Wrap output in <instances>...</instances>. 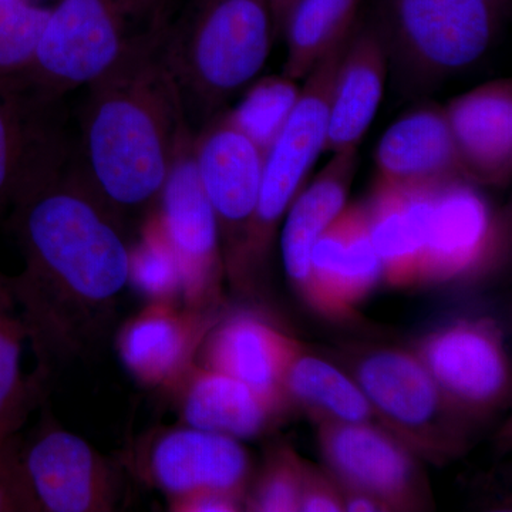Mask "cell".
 <instances>
[{
  "label": "cell",
  "instance_id": "cell-1",
  "mask_svg": "<svg viewBox=\"0 0 512 512\" xmlns=\"http://www.w3.org/2000/svg\"><path fill=\"white\" fill-rule=\"evenodd\" d=\"M8 224L23 259L10 286L35 353L33 375L49 386L53 373L92 359L114 332L130 286V242L73 151L20 188Z\"/></svg>",
  "mask_w": 512,
  "mask_h": 512
},
{
  "label": "cell",
  "instance_id": "cell-2",
  "mask_svg": "<svg viewBox=\"0 0 512 512\" xmlns=\"http://www.w3.org/2000/svg\"><path fill=\"white\" fill-rule=\"evenodd\" d=\"M161 36L87 86L73 150L77 170L123 222L156 208L181 144L194 133L161 56Z\"/></svg>",
  "mask_w": 512,
  "mask_h": 512
},
{
  "label": "cell",
  "instance_id": "cell-3",
  "mask_svg": "<svg viewBox=\"0 0 512 512\" xmlns=\"http://www.w3.org/2000/svg\"><path fill=\"white\" fill-rule=\"evenodd\" d=\"M274 40L269 0H191L170 20L161 56L194 134L255 82Z\"/></svg>",
  "mask_w": 512,
  "mask_h": 512
},
{
  "label": "cell",
  "instance_id": "cell-4",
  "mask_svg": "<svg viewBox=\"0 0 512 512\" xmlns=\"http://www.w3.org/2000/svg\"><path fill=\"white\" fill-rule=\"evenodd\" d=\"M170 20L168 0H60L37 47L29 89L60 101L163 35Z\"/></svg>",
  "mask_w": 512,
  "mask_h": 512
},
{
  "label": "cell",
  "instance_id": "cell-5",
  "mask_svg": "<svg viewBox=\"0 0 512 512\" xmlns=\"http://www.w3.org/2000/svg\"><path fill=\"white\" fill-rule=\"evenodd\" d=\"M350 35L326 53L303 79L301 96L291 117L265 154L254 217L237 255L225 268L229 284L241 295H254L271 256L279 225L316 160L325 151L330 93Z\"/></svg>",
  "mask_w": 512,
  "mask_h": 512
},
{
  "label": "cell",
  "instance_id": "cell-6",
  "mask_svg": "<svg viewBox=\"0 0 512 512\" xmlns=\"http://www.w3.org/2000/svg\"><path fill=\"white\" fill-rule=\"evenodd\" d=\"M511 0H382L376 25L403 90L466 72L495 45Z\"/></svg>",
  "mask_w": 512,
  "mask_h": 512
},
{
  "label": "cell",
  "instance_id": "cell-7",
  "mask_svg": "<svg viewBox=\"0 0 512 512\" xmlns=\"http://www.w3.org/2000/svg\"><path fill=\"white\" fill-rule=\"evenodd\" d=\"M346 359V372L417 456L439 464L467 450L476 420L448 399L412 349L369 346Z\"/></svg>",
  "mask_w": 512,
  "mask_h": 512
},
{
  "label": "cell",
  "instance_id": "cell-8",
  "mask_svg": "<svg viewBox=\"0 0 512 512\" xmlns=\"http://www.w3.org/2000/svg\"><path fill=\"white\" fill-rule=\"evenodd\" d=\"M404 187L420 232V286L468 284L493 268L503 232L477 184L450 178Z\"/></svg>",
  "mask_w": 512,
  "mask_h": 512
},
{
  "label": "cell",
  "instance_id": "cell-9",
  "mask_svg": "<svg viewBox=\"0 0 512 512\" xmlns=\"http://www.w3.org/2000/svg\"><path fill=\"white\" fill-rule=\"evenodd\" d=\"M20 460L40 512H110L124 498V467L57 423L47 400Z\"/></svg>",
  "mask_w": 512,
  "mask_h": 512
},
{
  "label": "cell",
  "instance_id": "cell-10",
  "mask_svg": "<svg viewBox=\"0 0 512 512\" xmlns=\"http://www.w3.org/2000/svg\"><path fill=\"white\" fill-rule=\"evenodd\" d=\"M120 463L167 500L200 490L247 493L254 474L241 441L184 424L147 431Z\"/></svg>",
  "mask_w": 512,
  "mask_h": 512
},
{
  "label": "cell",
  "instance_id": "cell-11",
  "mask_svg": "<svg viewBox=\"0 0 512 512\" xmlns=\"http://www.w3.org/2000/svg\"><path fill=\"white\" fill-rule=\"evenodd\" d=\"M194 140L192 133L181 144L154 214L180 265L183 305L221 308L225 264L220 229L195 167Z\"/></svg>",
  "mask_w": 512,
  "mask_h": 512
},
{
  "label": "cell",
  "instance_id": "cell-12",
  "mask_svg": "<svg viewBox=\"0 0 512 512\" xmlns=\"http://www.w3.org/2000/svg\"><path fill=\"white\" fill-rule=\"evenodd\" d=\"M412 350L448 399L471 419H484L510 399V359L495 320H451L417 340Z\"/></svg>",
  "mask_w": 512,
  "mask_h": 512
},
{
  "label": "cell",
  "instance_id": "cell-13",
  "mask_svg": "<svg viewBox=\"0 0 512 512\" xmlns=\"http://www.w3.org/2000/svg\"><path fill=\"white\" fill-rule=\"evenodd\" d=\"M320 453L339 487L372 495L386 511H424L431 505L419 456L389 431L323 420Z\"/></svg>",
  "mask_w": 512,
  "mask_h": 512
},
{
  "label": "cell",
  "instance_id": "cell-14",
  "mask_svg": "<svg viewBox=\"0 0 512 512\" xmlns=\"http://www.w3.org/2000/svg\"><path fill=\"white\" fill-rule=\"evenodd\" d=\"M224 309L146 302L116 329L121 365L141 387L167 396L197 363L198 350Z\"/></svg>",
  "mask_w": 512,
  "mask_h": 512
},
{
  "label": "cell",
  "instance_id": "cell-15",
  "mask_svg": "<svg viewBox=\"0 0 512 512\" xmlns=\"http://www.w3.org/2000/svg\"><path fill=\"white\" fill-rule=\"evenodd\" d=\"M194 157L202 188L217 218L227 268L254 217L265 154L225 111L195 133Z\"/></svg>",
  "mask_w": 512,
  "mask_h": 512
},
{
  "label": "cell",
  "instance_id": "cell-16",
  "mask_svg": "<svg viewBox=\"0 0 512 512\" xmlns=\"http://www.w3.org/2000/svg\"><path fill=\"white\" fill-rule=\"evenodd\" d=\"M383 282L365 202L346 205L312 249L302 301L325 318L348 319Z\"/></svg>",
  "mask_w": 512,
  "mask_h": 512
},
{
  "label": "cell",
  "instance_id": "cell-17",
  "mask_svg": "<svg viewBox=\"0 0 512 512\" xmlns=\"http://www.w3.org/2000/svg\"><path fill=\"white\" fill-rule=\"evenodd\" d=\"M303 349L298 339L265 313L251 308H225L205 336L197 363L289 404L284 393L285 376Z\"/></svg>",
  "mask_w": 512,
  "mask_h": 512
},
{
  "label": "cell",
  "instance_id": "cell-18",
  "mask_svg": "<svg viewBox=\"0 0 512 512\" xmlns=\"http://www.w3.org/2000/svg\"><path fill=\"white\" fill-rule=\"evenodd\" d=\"M57 103L0 84V215L30 178L72 154L56 117Z\"/></svg>",
  "mask_w": 512,
  "mask_h": 512
},
{
  "label": "cell",
  "instance_id": "cell-19",
  "mask_svg": "<svg viewBox=\"0 0 512 512\" xmlns=\"http://www.w3.org/2000/svg\"><path fill=\"white\" fill-rule=\"evenodd\" d=\"M165 397L173 400L180 424L239 441L264 436L289 410V404L198 363Z\"/></svg>",
  "mask_w": 512,
  "mask_h": 512
},
{
  "label": "cell",
  "instance_id": "cell-20",
  "mask_svg": "<svg viewBox=\"0 0 512 512\" xmlns=\"http://www.w3.org/2000/svg\"><path fill=\"white\" fill-rule=\"evenodd\" d=\"M389 73V53L376 22L356 23L330 93L325 151L357 150L375 120Z\"/></svg>",
  "mask_w": 512,
  "mask_h": 512
},
{
  "label": "cell",
  "instance_id": "cell-21",
  "mask_svg": "<svg viewBox=\"0 0 512 512\" xmlns=\"http://www.w3.org/2000/svg\"><path fill=\"white\" fill-rule=\"evenodd\" d=\"M444 114L470 181L507 184L512 171L511 80H495L461 94Z\"/></svg>",
  "mask_w": 512,
  "mask_h": 512
},
{
  "label": "cell",
  "instance_id": "cell-22",
  "mask_svg": "<svg viewBox=\"0 0 512 512\" xmlns=\"http://www.w3.org/2000/svg\"><path fill=\"white\" fill-rule=\"evenodd\" d=\"M376 164L380 180L392 184L470 181L444 109L437 107L414 110L387 128L376 148Z\"/></svg>",
  "mask_w": 512,
  "mask_h": 512
},
{
  "label": "cell",
  "instance_id": "cell-23",
  "mask_svg": "<svg viewBox=\"0 0 512 512\" xmlns=\"http://www.w3.org/2000/svg\"><path fill=\"white\" fill-rule=\"evenodd\" d=\"M357 168V150L340 151L311 185L302 188L286 211L281 232L282 261L286 276L299 295L305 293L311 274L316 241L348 205Z\"/></svg>",
  "mask_w": 512,
  "mask_h": 512
},
{
  "label": "cell",
  "instance_id": "cell-24",
  "mask_svg": "<svg viewBox=\"0 0 512 512\" xmlns=\"http://www.w3.org/2000/svg\"><path fill=\"white\" fill-rule=\"evenodd\" d=\"M284 393L291 407H299L315 423L330 420L366 424L393 434L382 414L377 412L369 397L346 370L323 357L311 355L306 349L296 356L289 367L284 380Z\"/></svg>",
  "mask_w": 512,
  "mask_h": 512
},
{
  "label": "cell",
  "instance_id": "cell-25",
  "mask_svg": "<svg viewBox=\"0 0 512 512\" xmlns=\"http://www.w3.org/2000/svg\"><path fill=\"white\" fill-rule=\"evenodd\" d=\"M365 205L384 284L394 289L420 286V232L407 188L377 178Z\"/></svg>",
  "mask_w": 512,
  "mask_h": 512
},
{
  "label": "cell",
  "instance_id": "cell-26",
  "mask_svg": "<svg viewBox=\"0 0 512 512\" xmlns=\"http://www.w3.org/2000/svg\"><path fill=\"white\" fill-rule=\"evenodd\" d=\"M28 330L10 286L0 269V443L19 436L26 421L47 400V387L23 372Z\"/></svg>",
  "mask_w": 512,
  "mask_h": 512
},
{
  "label": "cell",
  "instance_id": "cell-27",
  "mask_svg": "<svg viewBox=\"0 0 512 512\" xmlns=\"http://www.w3.org/2000/svg\"><path fill=\"white\" fill-rule=\"evenodd\" d=\"M359 0H296L285 20L282 74L301 82L356 26Z\"/></svg>",
  "mask_w": 512,
  "mask_h": 512
},
{
  "label": "cell",
  "instance_id": "cell-28",
  "mask_svg": "<svg viewBox=\"0 0 512 512\" xmlns=\"http://www.w3.org/2000/svg\"><path fill=\"white\" fill-rule=\"evenodd\" d=\"M52 9L32 0H0V84L29 89L37 47Z\"/></svg>",
  "mask_w": 512,
  "mask_h": 512
},
{
  "label": "cell",
  "instance_id": "cell-29",
  "mask_svg": "<svg viewBox=\"0 0 512 512\" xmlns=\"http://www.w3.org/2000/svg\"><path fill=\"white\" fill-rule=\"evenodd\" d=\"M130 288L146 302L183 305V276L154 210L137 244L130 245Z\"/></svg>",
  "mask_w": 512,
  "mask_h": 512
},
{
  "label": "cell",
  "instance_id": "cell-30",
  "mask_svg": "<svg viewBox=\"0 0 512 512\" xmlns=\"http://www.w3.org/2000/svg\"><path fill=\"white\" fill-rule=\"evenodd\" d=\"M299 96L301 87L295 80L284 74L265 77L248 87L239 106L227 110V116L266 154L291 117Z\"/></svg>",
  "mask_w": 512,
  "mask_h": 512
},
{
  "label": "cell",
  "instance_id": "cell-31",
  "mask_svg": "<svg viewBox=\"0 0 512 512\" xmlns=\"http://www.w3.org/2000/svg\"><path fill=\"white\" fill-rule=\"evenodd\" d=\"M303 468L305 460L288 444L271 448L249 481L244 511L298 512Z\"/></svg>",
  "mask_w": 512,
  "mask_h": 512
},
{
  "label": "cell",
  "instance_id": "cell-32",
  "mask_svg": "<svg viewBox=\"0 0 512 512\" xmlns=\"http://www.w3.org/2000/svg\"><path fill=\"white\" fill-rule=\"evenodd\" d=\"M20 439L0 443V512H40L20 460Z\"/></svg>",
  "mask_w": 512,
  "mask_h": 512
},
{
  "label": "cell",
  "instance_id": "cell-33",
  "mask_svg": "<svg viewBox=\"0 0 512 512\" xmlns=\"http://www.w3.org/2000/svg\"><path fill=\"white\" fill-rule=\"evenodd\" d=\"M340 511H343L342 493L335 478L305 461L298 512Z\"/></svg>",
  "mask_w": 512,
  "mask_h": 512
},
{
  "label": "cell",
  "instance_id": "cell-34",
  "mask_svg": "<svg viewBox=\"0 0 512 512\" xmlns=\"http://www.w3.org/2000/svg\"><path fill=\"white\" fill-rule=\"evenodd\" d=\"M245 493L229 490H200L168 498V511L237 512L244 511Z\"/></svg>",
  "mask_w": 512,
  "mask_h": 512
},
{
  "label": "cell",
  "instance_id": "cell-35",
  "mask_svg": "<svg viewBox=\"0 0 512 512\" xmlns=\"http://www.w3.org/2000/svg\"><path fill=\"white\" fill-rule=\"evenodd\" d=\"M342 493L343 511L348 512H387L379 501L372 495L352 488L340 487Z\"/></svg>",
  "mask_w": 512,
  "mask_h": 512
},
{
  "label": "cell",
  "instance_id": "cell-36",
  "mask_svg": "<svg viewBox=\"0 0 512 512\" xmlns=\"http://www.w3.org/2000/svg\"><path fill=\"white\" fill-rule=\"evenodd\" d=\"M296 0H269L271 3L272 19H274L275 39L282 37L285 20L288 18L289 10L292 9Z\"/></svg>",
  "mask_w": 512,
  "mask_h": 512
}]
</instances>
